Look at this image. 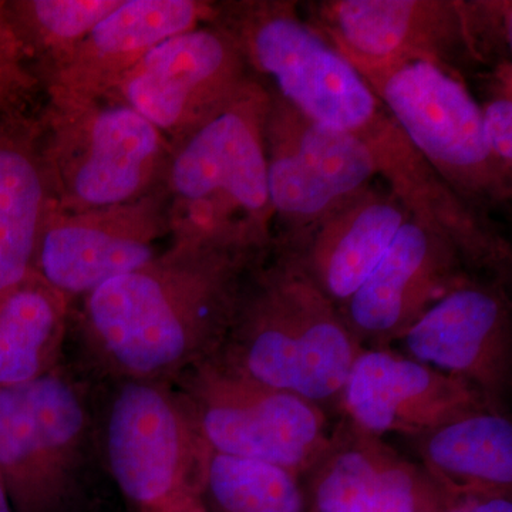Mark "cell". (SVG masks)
<instances>
[{
    "instance_id": "obj_1",
    "label": "cell",
    "mask_w": 512,
    "mask_h": 512,
    "mask_svg": "<svg viewBox=\"0 0 512 512\" xmlns=\"http://www.w3.org/2000/svg\"><path fill=\"white\" fill-rule=\"evenodd\" d=\"M264 256L170 239L148 264L83 298L90 352L120 382H175L220 350L249 269Z\"/></svg>"
},
{
    "instance_id": "obj_2",
    "label": "cell",
    "mask_w": 512,
    "mask_h": 512,
    "mask_svg": "<svg viewBox=\"0 0 512 512\" xmlns=\"http://www.w3.org/2000/svg\"><path fill=\"white\" fill-rule=\"evenodd\" d=\"M362 346L338 306L281 249L249 269L234 319L215 357L239 373L339 412Z\"/></svg>"
},
{
    "instance_id": "obj_3",
    "label": "cell",
    "mask_w": 512,
    "mask_h": 512,
    "mask_svg": "<svg viewBox=\"0 0 512 512\" xmlns=\"http://www.w3.org/2000/svg\"><path fill=\"white\" fill-rule=\"evenodd\" d=\"M268 90L252 77L229 106L171 144L163 190L170 239L264 256L274 247L265 123Z\"/></svg>"
},
{
    "instance_id": "obj_4",
    "label": "cell",
    "mask_w": 512,
    "mask_h": 512,
    "mask_svg": "<svg viewBox=\"0 0 512 512\" xmlns=\"http://www.w3.org/2000/svg\"><path fill=\"white\" fill-rule=\"evenodd\" d=\"M214 22L234 37L251 76L306 119L366 146L393 126L366 80L305 19L298 2H217Z\"/></svg>"
},
{
    "instance_id": "obj_5",
    "label": "cell",
    "mask_w": 512,
    "mask_h": 512,
    "mask_svg": "<svg viewBox=\"0 0 512 512\" xmlns=\"http://www.w3.org/2000/svg\"><path fill=\"white\" fill-rule=\"evenodd\" d=\"M39 119L56 210L136 201L163 185L171 143L126 104L47 96Z\"/></svg>"
},
{
    "instance_id": "obj_6",
    "label": "cell",
    "mask_w": 512,
    "mask_h": 512,
    "mask_svg": "<svg viewBox=\"0 0 512 512\" xmlns=\"http://www.w3.org/2000/svg\"><path fill=\"white\" fill-rule=\"evenodd\" d=\"M345 57L417 153L471 210L490 220V212L511 201L512 183L491 156L466 80L424 60Z\"/></svg>"
},
{
    "instance_id": "obj_7",
    "label": "cell",
    "mask_w": 512,
    "mask_h": 512,
    "mask_svg": "<svg viewBox=\"0 0 512 512\" xmlns=\"http://www.w3.org/2000/svg\"><path fill=\"white\" fill-rule=\"evenodd\" d=\"M114 483L137 512H167L201 500L211 457L174 383L123 380L103 430Z\"/></svg>"
},
{
    "instance_id": "obj_8",
    "label": "cell",
    "mask_w": 512,
    "mask_h": 512,
    "mask_svg": "<svg viewBox=\"0 0 512 512\" xmlns=\"http://www.w3.org/2000/svg\"><path fill=\"white\" fill-rule=\"evenodd\" d=\"M173 383L215 453L274 464L302 480L332 440L325 410L239 375L215 356Z\"/></svg>"
},
{
    "instance_id": "obj_9",
    "label": "cell",
    "mask_w": 512,
    "mask_h": 512,
    "mask_svg": "<svg viewBox=\"0 0 512 512\" xmlns=\"http://www.w3.org/2000/svg\"><path fill=\"white\" fill-rule=\"evenodd\" d=\"M89 413L59 372L0 387V477L19 512H57L82 464Z\"/></svg>"
},
{
    "instance_id": "obj_10",
    "label": "cell",
    "mask_w": 512,
    "mask_h": 512,
    "mask_svg": "<svg viewBox=\"0 0 512 512\" xmlns=\"http://www.w3.org/2000/svg\"><path fill=\"white\" fill-rule=\"evenodd\" d=\"M251 79L234 37L212 22L154 47L106 99L137 111L174 144L229 106Z\"/></svg>"
},
{
    "instance_id": "obj_11",
    "label": "cell",
    "mask_w": 512,
    "mask_h": 512,
    "mask_svg": "<svg viewBox=\"0 0 512 512\" xmlns=\"http://www.w3.org/2000/svg\"><path fill=\"white\" fill-rule=\"evenodd\" d=\"M163 187L140 200L63 212L53 210L40 237L35 274L74 298L87 295L156 258L170 238Z\"/></svg>"
},
{
    "instance_id": "obj_12",
    "label": "cell",
    "mask_w": 512,
    "mask_h": 512,
    "mask_svg": "<svg viewBox=\"0 0 512 512\" xmlns=\"http://www.w3.org/2000/svg\"><path fill=\"white\" fill-rule=\"evenodd\" d=\"M299 8L345 56L424 60L463 80L484 69L468 37L463 0H322Z\"/></svg>"
},
{
    "instance_id": "obj_13",
    "label": "cell",
    "mask_w": 512,
    "mask_h": 512,
    "mask_svg": "<svg viewBox=\"0 0 512 512\" xmlns=\"http://www.w3.org/2000/svg\"><path fill=\"white\" fill-rule=\"evenodd\" d=\"M510 282L471 276L437 302L397 352L476 387L507 413L512 383Z\"/></svg>"
},
{
    "instance_id": "obj_14",
    "label": "cell",
    "mask_w": 512,
    "mask_h": 512,
    "mask_svg": "<svg viewBox=\"0 0 512 512\" xmlns=\"http://www.w3.org/2000/svg\"><path fill=\"white\" fill-rule=\"evenodd\" d=\"M471 276L450 239L410 217L369 278L340 306V315L363 350L393 349Z\"/></svg>"
},
{
    "instance_id": "obj_15",
    "label": "cell",
    "mask_w": 512,
    "mask_h": 512,
    "mask_svg": "<svg viewBox=\"0 0 512 512\" xmlns=\"http://www.w3.org/2000/svg\"><path fill=\"white\" fill-rule=\"evenodd\" d=\"M483 412L497 410L476 387L393 349L363 350L339 403L340 417L377 437L417 439Z\"/></svg>"
},
{
    "instance_id": "obj_16",
    "label": "cell",
    "mask_w": 512,
    "mask_h": 512,
    "mask_svg": "<svg viewBox=\"0 0 512 512\" xmlns=\"http://www.w3.org/2000/svg\"><path fill=\"white\" fill-rule=\"evenodd\" d=\"M302 480L306 512H446L450 507L419 461L343 417L328 450Z\"/></svg>"
},
{
    "instance_id": "obj_17",
    "label": "cell",
    "mask_w": 512,
    "mask_h": 512,
    "mask_svg": "<svg viewBox=\"0 0 512 512\" xmlns=\"http://www.w3.org/2000/svg\"><path fill=\"white\" fill-rule=\"evenodd\" d=\"M215 16L217 2L207 0H121L43 87L50 97L106 99L154 47Z\"/></svg>"
},
{
    "instance_id": "obj_18",
    "label": "cell",
    "mask_w": 512,
    "mask_h": 512,
    "mask_svg": "<svg viewBox=\"0 0 512 512\" xmlns=\"http://www.w3.org/2000/svg\"><path fill=\"white\" fill-rule=\"evenodd\" d=\"M410 214L375 184L353 195L291 244H274L295 259L338 308L369 278Z\"/></svg>"
},
{
    "instance_id": "obj_19",
    "label": "cell",
    "mask_w": 512,
    "mask_h": 512,
    "mask_svg": "<svg viewBox=\"0 0 512 512\" xmlns=\"http://www.w3.org/2000/svg\"><path fill=\"white\" fill-rule=\"evenodd\" d=\"M40 138L39 116L0 117V295L35 274L40 237L56 208Z\"/></svg>"
},
{
    "instance_id": "obj_20",
    "label": "cell",
    "mask_w": 512,
    "mask_h": 512,
    "mask_svg": "<svg viewBox=\"0 0 512 512\" xmlns=\"http://www.w3.org/2000/svg\"><path fill=\"white\" fill-rule=\"evenodd\" d=\"M421 466L450 505L468 498H511L512 421L483 412L417 437Z\"/></svg>"
},
{
    "instance_id": "obj_21",
    "label": "cell",
    "mask_w": 512,
    "mask_h": 512,
    "mask_svg": "<svg viewBox=\"0 0 512 512\" xmlns=\"http://www.w3.org/2000/svg\"><path fill=\"white\" fill-rule=\"evenodd\" d=\"M72 301L36 274L0 295V387L56 372Z\"/></svg>"
},
{
    "instance_id": "obj_22",
    "label": "cell",
    "mask_w": 512,
    "mask_h": 512,
    "mask_svg": "<svg viewBox=\"0 0 512 512\" xmlns=\"http://www.w3.org/2000/svg\"><path fill=\"white\" fill-rule=\"evenodd\" d=\"M269 97L266 131L284 141L340 197L359 194L379 177L375 158L359 138L320 126L274 94Z\"/></svg>"
},
{
    "instance_id": "obj_23",
    "label": "cell",
    "mask_w": 512,
    "mask_h": 512,
    "mask_svg": "<svg viewBox=\"0 0 512 512\" xmlns=\"http://www.w3.org/2000/svg\"><path fill=\"white\" fill-rule=\"evenodd\" d=\"M121 0H6L13 30L40 82L69 59Z\"/></svg>"
},
{
    "instance_id": "obj_24",
    "label": "cell",
    "mask_w": 512,
    "mask_h": 512,
    "mask_svg": "<svg viewBox=\"0 0 512 512\" xmlns=\"http://www.w3.org/2000/svg\"><path fill=\"white\" fill-rule=\"evenodd\" d=\"M201 500L208 512H306L302 481L285 468L215 451Z\"/></svg>"
},
{
    "instance_id": "obj_25",
    "label": "cell",
    "mask_w": 512,
    "mask_h": 512,
    "mask_svg": "<svg viewBox=\"0 0 512 512\" xmlns=\"http://www.w3.org/2000/svg\"><path fill=\"white\" fill-rule=\"evenodd\" d=\"M484 100L478 101L485 138L498 170L512 183V62L487 70Z\"/></svg>"
},
{
    "instance_id": "obj_26",
    "label": "cell",
    "mask_w": 512,
    "mask_h": 512,
    "mask_svg": "<svg viewBox=\"0 0 512 512\" xmlns=\"http://www.w3.org/2000/svg\"><path fill=\"white\" fill-rule=\"evenodd\" d=\"M40 87L35 67L10 23L6 0H0V117L28 113Z\"/></svg>"
},
{
    "instance_id": "obj_27",
    "label": "cell",
    "mask_w": 512,
    "mask_h": 512,
    "mask_svg": "<svg viewBox=\"0 0 512 512\" xmlns=\"http://www.w3.org/2000/svg\"><path fill=\"white\" fill-rule=\"evenodd\" d=\"M468 37L485 72L512 62L511 0H463Z\"/></svg>"
},
{
    "instance_id": "obj_28",
    "label": "cell",
    "mask_w": 512,
    "mask_h": 512,
    "mask_svg": "<svg viewBox=\"0 0 512 512\" xmlns=\"http://www.w3.org/2000/svg\"><path fill=\"white\" fill-rule=\"evenodd\" d=\"M446 512H512L511 498H468L451 504Z\"/></svg>"
},
{
    "instance_id": "obj_29",
    "label": "cell",
    "mask_w": 512,
    "mask_h": 512,
    "mask_svg": "<svg viewBox=\"0 0 512 512\" xmlns=\"http://www.w3.org/2000/svg\"><path fill=\"white\" fill-rule=\"evenodd\" d=\"M0 512H15L12 508V501H10L8 490L0 477Z\"/></svg>"
},
{
    "instance_id": "obj_30",
    "label": "cell",
    "mask_w": 512,
    "mask_h": 512,
    "mask_svg": "<svg viewBox=\"0 0 512 512\" xmlns=\"http://www.w3.org/2000/svg\"><path fill=\"white\" fill-rule=\"evenodd\" d=\"M167 512H208L205 510L204 504H202V500L191 501V503H187L181 505V507L174 508V510H170Z\"/></svg>"
}]
</instances>
